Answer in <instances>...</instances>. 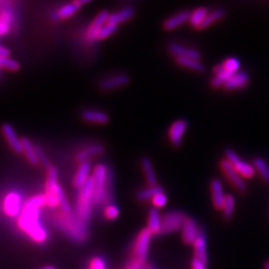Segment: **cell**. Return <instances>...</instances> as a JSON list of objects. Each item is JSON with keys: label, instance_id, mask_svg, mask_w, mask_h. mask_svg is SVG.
Listing matches in <instances>:
<instances>
[{"label": "cell", "instance_id": "obj_1", "mask_svg": "<svg viewBox=\"0 0 269 269\" xmlns=\"http://www.w3.org/2000/svg\"><path fill=\"white\" fill-rule=\"evenodd\" d=\"M43 206H46L45 195L31 198L24 204L18 218L19 227L37 243H43L48 238L47 230L41 224L39 216V209Z\"/></svg>", "mask_w": 269, "mask_h": 269}, {"label": "cell", "instance_id": "obj_2", "mask_svg": "<svg viewBox=\"0 0 269 269\" xmlns=\"http://www.w3.org/2000/svg\"><path fill=\"white\" fill-rule=\"evenodd\" d=\"M55 223L70 239L83 242L88 238L87 223L79 219L75 214H65L61 211L55 216Z\"/></svg>", "mask_w": 269, "mask_h": 269}, {"label": "cell", "instance_id": "obj_3", "mask_svg": "<svg viewBox=\"0 0 269 269\" xmlns=\"http://www.w3.org/2000/svg\"><path fill=\"white\" fill-rule=\"evenodd\" d=\"M94 208V183L92 176L85 184L79 188L77 195V203L75 215L84 222H88L92 216V210Z\"/></svg>", "mask_w": 269, "mask_h": 269}, {"label": "cell", "instance_id": "obj_4", "mask_svg": "<svg viewBox=\"0 0 269 269\" xmlns=\"http://www.w3.org/2000/svg\"><path fill=\"white\" fill-rule=\"evenodd\" d=\"M107 175L108 167L100 164L97 165L92 179L94 183V207H104L106 206V188H107Z\"/></svg>", "mask_w": 269, "mask_h": 269}, {"label": "cell", "instance_id": "obj_5", "mask_svg": "<svg viewBox=\"0 0 269 269\" xmlns=\"http://www.w3.org/2000/svg\"><path fill=\"white\" fill-rule=\"evenodd\" d=\"M187 217L185 214L181 211L174 210L169 211L162 217V234H169V233H175L178 232L180 228H182L185 220Z\"/></svg>", "mask_w": 269, "mask_h": 269}, {"label": "cell", "instance_id": "obj_6", "mask_svg": "<svg viewBox=\"0 0 269 269\" xmlns=\"http://www.w3.org/2000/svg\"><path fill=\"white\" fill-rule=\"evenodd\" d=\"M225 159L233 165L236 171L243 178H252L255 175V169L250 164L242 161L233 149L225 150Z\"/></svg>", "mask_w": 269, "mask_h": 269}, {"label": "cell", "instance_id": "obj_7", "mask_svg": "<svg viewBox=\"0 0 269 269\" xmlns=\"http://www.w3.org/2000/svg\"><path fill=\"white\" fill-rule=\"evenodd\" d=\"M151 233L149 228L143 229L138 238L136 239L135 245H134V250H133V255L135 258L145 260L147 259L148 251H149V241H150V237Z\"/></svg>", "mask_w": 269, "mask_h": 269}, {"label": "cell", "instance_id": "obj_8", "mask_svg": "<svg viewBox=\"0 0 269 269\" xmlns=\"http://www.w3.org/2000/svg\"><path fill=\"white\" fill-rule=\"evenodd\" d=\"M3 209L4 212L11 217H16L21 214L23 206H22V201L21 197L17 193H10L8 194L3 203Z\"/></svg>", "mask_w": 269, "mask_h": 269}, {"label": "cell", "instance_id": "obj_9", "mask_svg": "<svg viewBox=\"0 0 269 269\" xmlns=\"http://www.w3.org/2000/svg\"><path fill=\"white\" fill-rule=\"evenodd\" d=\"M220 167H221V170L224 173L225 177L230 180V182L235 185V187L237 189H239V191L244 193L246 190V184L242 179V177L233 167V165L226 159H224L221 161Z\"/></svg>", "mask_w": 269, "mask_h": 269}, {"label": "cell", "instance_id": "obj_10", "mask_svg": "<svg viewBox=\"0 0 269 269\" xmlns=\"http://www.w3.org/2000/svg\"><path fill=\"white\" fill-rule=\"evenodd\" d=\"M110 17V14L107 11H102L100 12L97 17L94 19V21L90 24L87 32H86V39L90 42H94L97 39L98 33L100 29L108 22Z\"/></svg>", "mask_w": 269, "mask_h": 269}, {"label": "cell", "instance_id": "obj_11", "mask_svg": "<svg viewBox=\"0 0 269 269\" xmlns=\"http://www.w3.org/2000/svg\"><path fill=\"white\" fill-rule=\"evenodd\" d=\"M181 230H182L183 241L187 244H194L202 233L196 221L191 218H187L185 220Z\"/></svg>", "mask_w": 269, "mask_h": 269}, {"label": "cell", "instance_id": "obj_12", "mask_svg": "<svg viewBox=\"0 0 269 269\" xmlns=\"http://www.w3.org/2000/svg\"><path fill=\"white\" fill-rule=\"evenodd\" d=\"M2 133L6 139V141L8 142L9 146L12 148V149L17 152H23V149H22V144H21V140L18 139L14 129L12 128L11 125L9 124H4L2 126Z\"/></svg>", "mask_w": 269, "mask_h": 269}, {"label": "cell", "instance_id": "obj_13", "mask_svg": "<svg viewBox=\"0 0 269 269\" xmlns=\"http://www.w3.org/2000/svg\"><path fill=\"white\" fill-rule=\"evenodd\" d=\"M249 82V75L245 71H239L234 73L229 80L224 84V89L232 90L240 89L245 87Z\"/></svg>", "mask_w": 269, "mask_h": 269}, {"label": "cell", "instance_id": "obj_14", "mask_svg": "<svg viewBox=\"0 0 269 269\" xmlns=\"http://www.w3.org/2000/svg\"><path fill=\"white\" fill-rule=\"evenodd\" d=\"M169 50L173 55L177 56V58H191L197 60H200L201 58V54L199 51L191 48H186L178 43L170 44Z\"/></svg>", "mask_w": 269, "mask_h": 269}, {"label": "cell", "instance_id": "obj_15", "mask_svg": "<svg viewBox=\"0 0 269 269\" xmlns=\"http://www.w3.org/2000/svg\"><path fill=\"white\" fill-rule=\"evenodd\" d=\"M187 123L184 120H179L175 122L170 129V140L175 146H179L182 137L186 131Z\"/></svg>", "mask_w": 269, "mask_h": 269}, {"label": "cell", "instance_id": "obj_16", "mask_svg": "<svg viewBox=\"0 0 269 269\" xmlns=\"http://www.w3.org/2000/svg\"><path fill=\"white\" fill-rule=\"evenodd\" d=\"M130 79L127 75L125 74H120L116 76H112L109 78L104 79L100 83V88L102 90H113L119 87L126 86L129 83Z\"/></svg>", "mask_w": 269, "mask_h": 269}, {"label": "cell", "instance_id": "obj_17", "mask_svg": "<svg viewBox=\"0 0 269 269\" xmlns=\"http://www.w3.org/2000/svg\"><path fill=\"white\" fill-rule=\"evenodd\" d=\"M211 194L212 202L216 209H221L225 201V195L223 193L222 183L219 179H213L211 181Z\"/></svg>", "mask_w": 269, "mask_h": 269}, {"label": "cell", "instance_id": "obj_18", "mask_svg": "<svg viewBox=\"0 0 269 269\" xmlns=\"http://www.w3.org/2000/svg\"><path fill=\"white\" fill-rule=\"evenodd\" d=\"M90 171H91L90 162L81 163L80 167L78 168V170L76 172L74 179H73V184L75 187H77L79 189L85 184V182L91 178Z\"/></svg>", "mask_w": 269, "mask_h": 269}, {"label": "cell", "instance_id": "obj_19", "mask_svg": "<svg viewBox=\"0 0 269 269\" xmlns=\"http://www.w3.org/2000/svg\"><path fill=\"white\" fill-rule=\"evenodd\" d=\"M189 16H190L189 12L186 11L179 12L178 14L167 19L164 23V27L167 30L176 29L183 23H185L187 20H189Z\"/></svg>", "mask_w": 269, "mask_h": 269}, {"label": "cell", "instance_id": "obj_20", "mask_svg": "<svg viewBox=\"0 0 269 269\" xmlns=\"http://www.w3.org/2000/svg\"><path fill=\"white\" fill-rule=\"evenodd\" d=\"M194 248H195V257L205 261L208 263V252H207V240L204 233L202 232L199 238L194 243Z\"/></svg>", "mask_w": 269, "mask_h": 269}, {"label": "cell", "instance_id": "obj_21", "mask_svg": "<svg viewBox=\"0 0 269 269\" xmlns=\"http://www.w3.org/2000/svg\"><path fill=\"white\" fill-rule=\"evenodd\" d=\"M103 151H104V148L101 145H92L80 150L76 156V160L80 163L89 162L88 161L89 159L101 155Z\"/></svg>", "mask_w": 269, "mask_h": 269}, {"label": "cell", "instance_id": "obj_22", "mask_svg": "<svg viewBox=\"0 0 269 269\" xmlns=\"http://www.w3.org/2000/svg\"><path fill=\"white\" fill-rule=\"evenodd\" d=\"M82 118L94 124H106L109 121L108 115L99 110H85L82 113Z\"/></svg>", "mask_w": 269, "mask_h": 269}, {"label": "cell", "instance_id": "obj_23", "mask_svg": "<svg viewBox=\"0 0 269 269\" xmlns=\"http://www.w3.org/2000/svg\"><path fill=\"white\" fill-rule=\"evenodd\" d=\"M133 15H134V9L131 7H125V8L119 10L118 12L111 14L108 21L118 25L119 23L125 22V21L131 19L133 17Z\"/></svg>", "mask_w": 269, "mask_h": 269}, {"label": "cell", "instance_id": "obj_24", "mask_svg": "<svg viewBox=\"0 0 269 269\" xmlns=\"http://www.w3.org/2000/svg\"><path fill=\"white\" fill-rule=\"evenodd\" d=\"M151 234H159L161 233L162 228V217L160 215L159 210L156 208L149 209V226H148Z\"/></svg>", "mask_w": 269, "mask_h": 269}, {"label": "cell", "instance_id": "obj_25", "mask_svg": "<svg viewBox=\"0 0 269 269\" xmlns=\"http://www.w3.org/2000/svg\"><path fill=\"white\" fill-rule=\"evenodd\" d=\"M209 12H208V9L206 7H200V8H197L196 10H194L191 13H190V16H189V23L191 26L194 27H201L203 22L205 21L206 17L208 16Z\"/></svg>", "mask_w": 269, "mask_h": 269}, {"label": "cell", "instance_id": "obj_26", "mask_svg": "<svg viewBox=\"0 0 269 269\" xmlns=\"http://www.w3.org/2000/svg\"><path fill=\"white\" fill-rule=\"evenodd\" d=\"M21 144H22V149H23V152L25 153L27 160L29 161L32 165H36L39 163L37 153H36V149L35 147L33 146V144L31 143L29 139L27 138H22L21 139Z\"/></svg>", "mask_w": 269, "mask_h": 269}, {"label": "cell", "instance_id": "obj_27", "mask_svg": "<svg viewBox=\"0 0 269 269\" xmlns=\"http://www.w3.org/2000/svg\"><path fill=\"white\" fill-rule=\"evenodd\" d=\"M163 193V188L159 185H149V187L144 188L140 190L137 194V199L139 201H147V200H152L158 194Z\"/></svg>", "mask_w": 269, "mask_h": 269}, {"label": "cell", "instance_id": "obj_28", "mask_svg": "<svg viewBox=\"0 0 269 269\" xmlns=\"http://www.w3.org/2000/svg\"><path fill=\"white\" fill-rule=\"evenodd\" d=\"M142 167L146 176V179L148 183H149V185H157V177L149 158L145 157L142 159Z\"/></svg>", "mask_w": 269, "mask_h": 269}, {"label": "cell", "instance_id": "obj_29", "mask_svg": "<svg viewBox=\"0 0 269 269\" xmlns=\"http://www.w3.org/2000/svg\"><path fill=\"white\" fill-rule=\"evenodd\" d=\"M11 21H12V12L9 9L3 10L0 13V36H4L9 32Z\"/></svg>", "mask_w": 269, "mask_h": 269}, {"label": "cell", "instance_id": "obj_30", "mask_svg": "<svg viewBox=\"0 0 269 269\" xmlns=\"http://www.w3.org/2000/svg\"><path fill=\"white\" fill-rule=\"evenodd\" d=\"M177 62L182 67H185V68L198 71V72L205 71V66L200 60L191 59V58H177Z\"/></svg>", "mask_w": 269, "mask_h": 269}, {"label": "cell", "instance_id": "obj_31", "mask_svg": "<svg viewBox=\"0 0 269 269\" xmlns=\"http://www.w3.org/2000/svg\"><path fill=\"white\" fill-rule=\"evenodd\" d=\"M79 8L80 6L75 1L71 3H67L63 5L62 7H60L59 10H57V13H58L60 19H66V18L71 17L73 14H75Z\"/></svg>", "mask_w": 269, "mask_h": 269}, {"label": "cell", "instance_id": "obj_32", "mask_svg": "<svg viewBox=\"0 0 269 269\" xmlns=\"http://www.w3.org/2000/svg\"><path fill=\"white\" fill-rule=\"evenodd\" d=\"M253 167L257 170L262 179L269 183V166L266 162L262 158H256L253 162Z\"/></svg>", "mask_w": 269, "mask_h": 269}, {"label": "cell", "instance_id": "obj_33", "mask_svg": "<svg viewBox=\"0 0 269 269\" xmlns=\"http://www.w3.org/2000/svg\"><path fill=\"white\" fill-rule=\"evenodd\" d=\"M224 15H225V11L223 9H221V8L215 9V10L211 11L210 13L208 14V16L206 17L205 21L203 22V24H202V26L200 28H207V27H209L211 24H213L214 22L222 19L224 17Z\"/></svg>", "mask_w": 269, "mask_h": 269}, {"label": "cell", "instance_id": "obj_34", "mask_svg": "<svg viewBox=\"0 0 269 269\" xmlns=\"http://www.w3.org/2000/svg\"><path fill=\"white\" fill-rule=\"evenodd\" d=\"M221 209H222L223 216L225 219H230L233 217L235 209H236V200L234 196L232 195L225 196V201Z\"/></svg>", "mask_w": 269, "mask_h": 269}, {"label": "cell", "instance_id": "obj_35", "mask_svg": "<svg viewBox=\"0 0 269 269\" xmlns=\"http://www.w3.org/2000/svg\"><path fill=\"white\" fill-rule=\"evenodd\" d=\"M234 73L227 71V70H223L221 73L216 74L213 79L211 80V85L214 88H217L219 86H224V84L229 80V78L233 76Z\"/></svg>", "mask_w": 269, "mask_h": 269}, {"label": "cell", "instance_id": "obj_36", "mask_svg": "<svg viewBox=\"0 0 269 269\" xmlns=\"http://www.w3.org/2000/svg\"><path fill=\"white\" fill-rule=\"evenodd\" d=\"M118 29V25L114 24V23H111V22H107L98 33V36H97V39L98 40H103L109 36H111L112 34H114L116 31Z\"/></svg>", "mask_w": 269, "mask_h": 269}, {"label": "cell", "instance_id": "obj_37", "mask_svg": "<svg viewBox=\"0 0 269 269\" xmlns=\"http://www.w3.org/2000/svg\"><path fill=\"white\" fill-rule=\"evenodd\" d=\"M0 67L9 71H17L20 68V64L15 60L7 58H0Z\"/></svg>", "mask_w": 269, "mask_h": 269}, {"label": "cell", "instance_id": "obj_38", "mask_svg": "<svg viewBox=\"0 0 269 269\" xmlns=\"http://www.w3.org/2000/svg\"><path fill=\"white\" fill-rule=\"evenodd\" d=\"M120 214V209L114 204H111L104 209V215L107 219L113 220L116 219Z\"/></svg>", "mask_w": 269, "mask_h": 269}, {"label": "cell", "instance_id": "obj_39", "mask_svg": "<svg viewBox=\"0 0 269 269\" xmlns=\"http://www.w3.org/2000/svg\"><path fill=\"white\" fill-rule=\"evenodd\" d=\"M222 66L225 70H227L232 73H237V72H239L240 63L237 58H228L223 62Z\"/></svg>", "mask_w": 269, "mask_h": 269}, {"label": "cell", "instance_id": "obj_40", "mask_svg": "<svg viewBox=\"0 0 269 269\" xmlns=\"http://www.w3.org/2000/svg\"><path fill=\"white\" fill-rule=\"evenodd\" d=\"M89 269H107L106 261L102 257L96 256L90 260Z\"/></svg>", "mask_w": 269, "mask_h": 269}, {"label": "cell", "instance_id": "obj_41", "mask_svg": "<svg viewBox=\"0 0 269 269\" xmlns=\"http://www.w3.org/2000/svg\"><path fill=\"white\" fill-rule=\"evenodd\" d=\"M35 149H36V153H37V157H38V160L39 162L42 164V166H44L45 168H50V162H49V159L47 158V156L44 153L43 149H41L40 146L36 145L35 146Z\"/></svg>", "mask_w": 269, "mask_h": 269}, {"label": "cell", "instance_id": "obj_42", "mask_svg": "<svg viewBox=\"0 0 269 269\" xmlns=\"http://www.w3.org/2000/svg\"><path fill=\"white\" fill-rule=\"evenodd\" d=\"M151 202L156 208H163L167 205L168 198L164 193H160L151 200Z\"/></svg>", "mask_w": 269, "mask_h": 269}, {"label": "cell", "instance_id": "obj_43", "mask_svg": "<svg viewBox=\"0 0 269 269\" xmlns=\"http://www.w3.org/2000/svg\"><path fill=\"white\" fill-rule=\"evenodd\" d=\"M145 260H141L133 257V259L125 266L124 269H144L145 268Z\"/></svg>", "mask_w": 269, "mask_h": 269}, {"label": "cell", "instance_id": "obj_44", "mask_svg": "<svg viewBox=\"0 0 269 269\" xmlns=\"http://www.w3.org/2000/svg\"><path fill=\"white\" fill-rule=\"evenodd\" d=\"M45 198H46V206H48L50 208L59 207V201H58V198L55 195L46 193L45 194Z\"/></svg>", "mask_w": 269, "mask_h": 269}, {"label": "cell", "instance_id": "obj_45", "mask_svg": "<svg viewBox=\"0 0 269 269\" xmlns=\"http://www.w3.org/2000/svg\"><path fill=\"white\" fill-rule=\"evenodd\" d=\"M207 264L205 261L197 258V257H194L191 262H190V265H191V269H207Z\"/></svg>", "mask_w": 269, "mask_h": 269}, {"label": "cell", "instance_id": "obj_46", "mask_svg": "<svg viewBox=\"0 0 269 269\" xmlns=\"http://www.w3.org/2000/svg\"><path fill=\"white\" fill-rule=\"evenodd\" d=\"M10 55V51L3 46H0V58H7Z\"/></svg>", "mask_w": 269, "mask_h": 269}, {"label": "cell", "instance_id": "obj_47", "mask_svg": "<svg viewBox=\"0 0 269 269\" xmlns=\"http://www.w3.org/2000/svg\"><path fill=\"white\" fill-rule=\"evenodd\" d=\"M223 70H224V68H223L222 64H221V65H217V66H215V68H214V73H215V75H216V74L221 73Z\"/></svg>", "mask_w": 269, "mask_h": 269}, {"label": "cell", "instance_id": "obj_48", "mask_svg": "<svg viewBox=\"0 0 269 269\" xmlns=\"http://www.w3.org/2000/svg\"><path fill=\"white\" fill-rule=\"evenodd\" d=\"M51 18H52V20H54V21L60 20L59 16H58V13H57V11H55V12H53V13H52V15H51Z\"/></svg>", "mask_w": 269, "mask_h": 269}, {"label": "cell", "instance_id": "obj_49", "mask_svg": "<svg viewBox=\"0 0 269 269\" xmlns=\"http://www.w3.org/2000/svg\"><path fill=\"white\" fill-rule=\"evenodd\" d=\"M42 269H55L54 267H52V266H46V267H44V268Z\"/></svg>", "mask_w": 269, "mask_h": 269}, {"label": "cell", "instance_id": "obj_50", "mask_svg": "<svg viewBox=\"0 0 269 269\" xmlns=\"http://www.w3.org/2000/svg\"><path fill=\"white\" fill-rule=\"evenodd\" d=\"M265 269H269V261H267L265 264Z\"/></svg>", "mask_w": 269, "mask_h": 269}, {"label": "cell", "instance_id": "obj_51", "mask_svg": "<svg viewBox=\"0 0 269 269\" xmlns=\"http://www.w3.org/2000/svg\"><path fill=\"white\" fill-rule=\"evenodd\" d=\"M147 269H152V268H151V267H149V268H147Z\"/></svg>", "mask_w": 269, "mask_h": 269}]
</instances>
